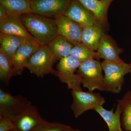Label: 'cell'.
Wrapping results in <instances>:
<instances>
[{
  "label": "cell",
  "instance_id": "cell-1",
  "mask_svg": "<svg viewBox=\"0 0 131 131\" xmlns=\"http://www.w3.org/2000/svg\"><path fill=\"white\" fill-rule=\"evenodd\" d=\"M21 16L28 32L41 45H49L59 35L54 18L32 13Z\"/></svg>",
  "mask_w": 131,
  "mask_h": 131
},
{
  "label": "cell",
  "instance_id": "cell-2",
  "mask_svg": "<svg viewBox=\"0 0 131 131\" xmlns=\"http://www.w3.org/2000/svg\"><path fill=\"white\" fill-rule=\"evenodd\" d=\"M104 71V91L114 94L122 91L124 77L130 72V66L124 62L118 63L103 60L101 63Z\"/></svg>",
  "mask_w": 131,
  "mask_h": 131
},
{
  "label": "cell",
  "instance_id": "cell-3",
  "mask_svg": "<svg viewBox=\"0 0 131 131\" xmlns=\"http://www.w3.org/2000/svg\"><path fill=\"white\" fill-rule=\"evenodd\" d=\"M102 71L100 61L92 59L82 62L77 72L82 79L83 87L93 92L95 90L104 91Z\"/></svg>",
  "mask_w": 131,
  "mask_h": 131
},
{
  "label": "cell",
  "instance_id": "cell-4",
  "mask_svg": "<svg viewBox=\"0 0 131 131\" xmlns=\"http://www.w3.org/2000/svg\"><path fill=\"white\" fill-rule=\"evenodd\" d=\"M81 63L71 55L62 58L57 64L54 75L61 82L67 84L68 89L82 90V79L77 73H75Z\"/></svg>",
  "mask_w": 131,
  "mask_h": 131
},
{
  "label": "cell",
  "instance_id": "cell-5",
  "mask_svg": "<svg viewBox=\"0 0 131 131\" xmlns=\"http://www.w3.org/2000/svg\"><path fill=\"white\" fill-rule=\"evenodd\" d=\"M56 61L48 45H42L30 59L26 68L31 74L43 78L48 74L54 75L52 68Z\"/></svg>",
  "mask_w": 131,
  "mask_h": 131
},
{
  "label": "cell",
  "instance_id": "cell-6",
  "mask_svg": "<svg viewBox=\"0 0 131 131\" xmlns=\"http://www.w3.org/2000/svg\"><path fill=\"white\" fill-rule=\"evenodd\" d=\"M31 105L28 99L20 95L13 96L0 89V118H7L14 121Z\"/></svg>",
  "mask_w": 131,
  "mask_h": 131
},
{
  "label": "cell",
  "instance_id": "cell-7",
  "mask_svg": "<svg viewBox=\"0 0 131 131\" xmlns=\"http://www.w3.org/2000/svg\"><path fill=\"white\" fill-rule=\"evenodd\" d=\"M73 101L71 109L76 118L89 110H94L105 103V98L100 94L83 90H71Z\"/></svg>",
  "mask_w": 131,
  "mask_h": 131
},
{
  "label": "cell",
  "instance_id": "cell-8",
  "mask_svg": "<svg viewBox=\"0 0 131 131\" xmlns=\"http://www.w3.org/2000/svg\"><path fill=\"white\" fill-rule=\"evenodd\" d=\"M72 0H36L31 2L32 13L55 18L63 15Z\"/></svg>",
  "mask_w": 131,
  "mask_h": 131
},
{
  "label": "cell",
  "instance_id": "cell-9",
  "mask_svg": "<svg viewBox=\"0 0 131 131\" xmlns=\"http://www.w3.org/2000/svg\"><path fill=\"white\" fill-rule=\"evenodd\" d=\"M63 15L83 28L91 26H103L97 21L94 15L78 0H72Z\"/></svg>",
  "mask_w": 131,
  "mask_h": 131
},
{
  "label": "cell",
  "instance_id": "cell-10",
  "mask_svg": "<svg viewBox=\"0 0 131 131\" xmlns=\"http://www.w3.org/2000/svg\"><path fill=\"white\" fill-rule=\"evenodd\" d=\"M41 46L36 40L27 39L20 46L12 58L14 76L22 74L30 59Z\"/></svg>",
  "mask_w": 131,
  "mask_h": 131
},
{
  "label": "cell",
  "instance_id": "cell-11",
  "mask_svg": "<svg viewBox=\"0 0 131 131\" xmlns=\"http://www.w3.org/2000/svg\"><path fill=\"white\" fill-rule=\"evenodd\" d=\"M59 34L65 38L74 45L81 42V36L83 28L71 19L64 15L54 18Z\"/></svg>",
  "mask_w": 131,
  "mask_h": 131
},
{
  "label": "cell",
  "instance_id": "cell-12",
  "mask_svg": "<svg viewBox=\"0 0 131 131\" xmlns=\"http://www.w3.org/2000/svg\"><path fill=\"white\" fill-rule=\"evenodd\" d=\"M0 31L3 33L17 35L26 39L37 41L28 32L23 23L21 16L8 15L1 20Z\"/></svg>",
  "mask_w": 131,
  "mask_h": 131
},
{
  "label": "cell",
  "instance_id": "cell-13",
  "mask_svg": "<svg viewBox=\"0 0 131 131\" xmlns=\"http://www.w3.org/2000/svg\"><path fill=\"white\" fill-rule=\"evenodd\" d=\"M96 52L99 59H102L105 61L118 63L125 62L119 57L122 49L118 47L112 38L106 34L102 39Z\"/></svg>",
  "mask_w": 131,
  "mask_h": 131
},
{
  "label": "cell",
  "instance_id": "cell-14",
  "mask_svg": "<svg viewBox=\"0 0 131 131\" xmlns=\"http://www.w3.org/2000/svg\"><path fill=\"white\" fill-rule=\"evenodd\" d=\"M45 120L37 108L32 105L14 121L15 128L19 131H32Z\"/></svg>",
  "mask_w": 131,
  "mask_h": 131
},
{
  "label": "cell",
  "instance_id": "cell-15",
  "mask_svg": "<svg viewBox=\"0 0 131 131\" xmlns=\"http://www.w3.org/2000/svg\"><path fill=\"white\" fill-rule=\"evenodd\" d=\"M94 15L97 21L103 26L108 23L107 12L113 0H78Z\"/></svg>",
  "mask_w": 131,
  "mask_h": 131
},
{
  "label": "cell",
  "instance_id": "cell-16",
  "mask_svg": "<svg viewBox=\"0 0 131 131\" xmlns=\"http://www.w3.org/2000/svg\"><path fill=\"white\" fill-rule=\"evenodd\" d=\"M114 108L107 110L103 106H99L95 108V111L98 113L105 122L109 131H124L122 128L121 118L122 115L120 106L117 103L116 110L114 112Z\"/></svg>",
  "mask_w": 131,
  "mask_h": 131
},
{
  "label": "cell",
  "instance_id": "cell-17",
  "mask_svg": "<svg viewBox=\"0 0 131 131\" xmlns=\"http://www.w3.org/2000/svg\"><path fill=\"white\" fill-rule=\"evenodd\" d=\"M103 26H91L83 28L81 36V43L90 49L96 51L101 40L105 34Z\"/></svg>",
  "mask_w": 131,
  "mask_h": 131
},
{
  "label": "cell",
  "instance_id": "cell-18",
  "mask_svg": "<svg viewBox=\"0 0 131 131\" xmlns=\"http://www.w3.org/2000/svg\"><path fill=\"white\" fill-rule=\"evenodd\" d=\"M27 40L17 35L0 32V50L12 59L20 46Z\"/></svg>",
  "mask_w": 131,
  "mask_h": 131
},
{
  "label": "cell",
  "instance_id": "cell-19",
  "mask_svg": "<svg viewBox=\"0 0 131 131\" xmlns=\"http://www.w3.org/2000/svg\"><path fill=\"white\" fill-rule=\"evenodd\" d=\"M48 45L56 61H59L70 56L74 46L65 38L60 35L54 39Z\"/></svg>",
  "mask_w": 131,
  "mask_h": 131
},
{
  "label": "cell",
  "instance_id": "cell-20",
  "mask_svg": "<svg viewBox=\"0 0 131 131\" xmlns=\"http://www.w3.org/2000/svg\"><path fill=\"white\" fill-rule=\"evenodd\" d=\"M0 4L6 8L8 15L21 16L32 13L30 2L27 0H0Z\"/></svg>",
  "mask_w": 131,
  "mask_h": 131
},
{
  "label": "cell",
  "instance_id": "cell-21",
  "mask_svg": "<svg viewBox=\"0 0 131 131\" xmlns=\"http://www.w3.org/2000/svg\"><path fill=\"white\" fill-rule=\"evenodd\" d=\"M120 106L122 127L127 131H131V91H127L120 99L117 100Z\"/></svg>",
  "mask_w": 131,
  "mask_h": 131
},
{
  "label": "cell",
  "instance_id": "cell-22",
  "mask_svg": "<svg viewBox=\"0 0 131 131\" xmlns=\"http://www.w3.org/2000/svg\"><path fill=\"white\" fill-rule=\"evenodd\" d=\"M14 75L12 59L0 50V78L7 84Z\"/></svg>",
  "mask_w": 131,
  "mask_h": 131
},
{
  "label": "cell",
  "instance_id": "cell-23",
  "mask_svg": "<svg viewBox=\"0 0 131 131\" xmlns=\"http://www.w3.org/2000/svg\"><path fill=\"white\" fill-rule=\"evenodd\" d=\"M70 55L81 62L90 59H99L96 51L90 49L81 42L74 45Z\"/></svg>",
  "mask_w": 131,
  "mask_h": 131
},
{
  "label": "cell",
  "instance_id": "cell-24",
  "mask_svg": "<svg viewBox=\"0 0 131 131\" xmlns=\"http://www.w3.org/2000/svg\"><path fill=\"white\" fill-rule=\"evenodd\" d=\"M68 126L59 122H47L45 120L32 131H63Z\"/></svg>",
  "mask_w": 131,
  "mask_h": 131
},
{
  "label": "cell",
  "instance_id": "cell-25",
  "mask_svg": "<svg viewBox=\"0 0 131 131\" xmlns=\"http://www.w3.org/2000/svg\"><path fill=\"white\" fill-rule=\"evenodd\" d=\"M15 128L13 121L7 118H0V131H10Z\"/></svg>",
  "mask_w": 131,
  "mask_h": 131
},
{
  "label": "cell",
  "instance_id": "cell-26",
  "mask_svg": "<svg viewBox=\"0 0 131 131\" xmlns=\"http://www.w3.org/2000/svg\"><path fill=\"white\" fill-rule=\"evenodd\" d=\"M8 16L5 7L0 4V21L4 19Z\"/></svg>",
  "mask_w": 131,
  "mask_h": 131
},
{
  "label": "cell",
  "instance_id": "cell-27",
  "mask_svg": "<svg viewBox=\"0 0 131 131\" xmlns=\"http://www.w3.org/2000/svg\"><path fill=\"white\" fill-rule=\"evenodd\" d=\"M63 131H81V130L79 129H74V128H72V127H71L70 126H69Z\"/></svg>",
  "mask_w": 131,
  "mask_h": 131
},
{
  "label": "cell",
  "instance_id": "cell-28",
  "mask_svg": "<svg viewBox=\"0 0 131 131\" xmlns=\"http://www.w3.org/2000/svg\"><path fill=\"white\" fill-rule=\"evenodd\" d=\"M130 64V80H131V62L129 64Z\"/></svg>",
  "mask_w": 131,
  "mask_h": 131
},
{
  "label": "cell",
  "instance_id": "cell-29",
  "mask_svg": "<svg viewBox=\"0 0 131 131\" xmlns=\"http://www.w3.org/2000/svg\"><path fill=\"white\" fill-rule=\"evenodd\" d=\"M10 131H19V130H18V129H16V128H14V129H13V130H11Z\"/></svg>",
  "mask_w": 131,
  "mask_h": 131
},
{
  "label": "cell",
  "instance_id": "cell-30",
  "mask_svg": "<svg viewBox=\"0 0 131 131\" xmlns=\"http://www.w3.org/2000/svg\"><path fill=\"white\" fill-rule=\"evenodd\" d=\"M28 1H29L30 2H32L33 1H36V0H27Z\"/></svg>",
  "mask_w": 131,
  "mask_h": 131
}]
</instances>
